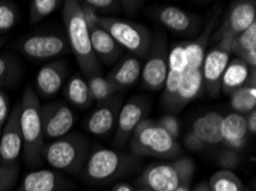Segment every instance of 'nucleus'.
I'll return each mask as SVG.
<instances>
[{"mask_svg":"<svg viewBox=\"0 0 256 191\" xmlns=\"http://www.w3.org/2000/svg\"><path fill=\"white\" fill-rule=\"evenodd\" d=\"M62 19L67 32L68 46H70L80 68L88 78L99 75L100 63L91 46L90 30L84 21L80 2L67 0L64 2Z\"/></svg>","mask_w":256,"mask_h":191,"instance_id":"nucleus-1","label":"nucleus"},{"mask_svg":"<svg viewBox=\"0 0 256 191\" xmlns=\"http://www.w3.org/2000/svg\"><path fill=\"white\" fill-rule=\"evenodd\" d=\"M20 107V128L24 159L28 165H36L42 157L45 139L42 127V104L32 87L24 89Z\"/></svg>","mask_w":256,"mask_h":191,"instance_id":"nucleus-2","label":"nucleus"},{"mask_svg":"<svg viewBox=\"0 0 256 191\" xmlns=\"http://www.w3.org/2000/svg\"><path fill=\"white\" fill-rule=\"evenodd\" d=\"M130 149L137 156L172 159L182 150L177 140L169 135L156 122L142 119L130 136Z\"/></svg>","mask_w":256,"mask_h":191,"instance_id":"nucleus-3","label":"nucleus"},{"mask_svg":"<svg viewBox=\"0 0 256 191\" xmlns=\"http://www.w3.org/2000/svg\"><path fill=\"white\" fill-rule=\"evenodd\" d=\"M194 172L191 159L178 158L150 166L142 174V183L148 191H180L188 186Z\"/></svg>","mask_w":256,"mask_h":191,"instance_id":"nucleus-4","label":"nucleus"},{"mask_svg":"<svg viewBox=\"0 0 256 191\" xmlns=\"http://www.w3.org/2000/svg\"><path fill=\"white\" fill-rule=\"evenodd\" d=\"M88 146L83 136L68 134L45 143L42 156L53 169L75 173L86 159Z\"/></svg>","mask_w":256,"mask_h":191,"instance_id":"nucleus-5","label":"nucleus"},{"mask_svg":"<svg viewBox=\"0 0 256 191\" xmlns=\"http://www.w3.org/2000/svg\"><path fill=\"white\" fill-rule=\"evenodd\" d=\"M99 24L110 34L120 47L130 50L139 57L148 55L152 39L150 31L145 26L107 16H100Z\"/></svg>","mask_w":256,"mask_h":191,"instance_id":"nucleus-6","label":"nucleus"},{"mask_svg":"<svg viewBox=\"0 0 256 191\" xmlns=\"http://www.w3.org/2000/svg\"><path fill=\"white\" fill-rule=\"evenodd\" d=\"M168 75V54L164 34H158L152 40L148 60L142 69V79L146 88L160 91L164 88Z\"/></svg>","mask_w":256,"mask_h":191,"instance_id":"nucleus-7","label":"nucleus"},{"mask_svg":"<svg viewBox=\"0 0 256 191\" xmlns=\"http://www.w3.org/2000/svg\"><path fill=\"white\" fill-rule=\"evenodd\" d=\"M20 109V102L12 108L0 134V164L7 167L18 166V157L23 150Z\"/></svg>","mask_w":256,"mask_h":191,"instance_id":"nucleus-8","label":"nucleus"},{"mask_svg":"<svg viewBox=\"0 0 256 191\" xmlns=\"http://www.w3.org/2000/svg\"><path fill=\"white\" fill-rule=\"evenodd\" d=\"M18 47L31 60H50L67 52L68 41L56 33H37L21 39Z\"/></svg>","mask_w":256,"mask_h":191,"instance_id":"nucleus-9","label":"nucleus"},{"mask_svg":"<svg viewBox=\"0 0 256 191\" xmlns=\"http://www.w3.org/2000/svg\"><path fill=\"white\" fill-rule=\"evenodd\" d=\"M40 115L42 135L50 141L68 135L75 124V116L72 109L62 102L42 105Z\"/></svg>","mask_w":256,"mask_h":191,"instance_id":"nucleus-10","label":"nucleus"},{"mask_svg":"<svg viewBox=\"0 0 256 191\" xmlns=\"http://www.w3.org/2000/svg\"><path fill=\"white\" fill-rule=\"evenodd\" d=\"M124 166L121 155L110 149H96L88 158L85 174L92 181L102 182L118 175Z\"/></svg>","mask_w":256,"mask_h":191,"instance_id":"nucleus-11","label":"nucleus"},{"mask_svg":"<svg viewBox=\"0 0 256 191\" xmlns=\"http://www.w3.org/2000/svg\"><path fill=\"white\" fill-rule=\"evenodd\" d=\"M256 22V3L253 0H242L231 6L226 18L217 30L216 37L236 38Z\"/></svg>","mask_w":256,"mask_h":191,"instance_id":"nucleus-12","label":"nucleus"},{"mask_svg":"<svg viewBox=\"0 0 256 191\" xmlns=\"http://www.w3.org/2000/svg\"><path fill=\"white\" fill-rule=\"evenodd\" d=\"M146 112V103L142 100L134 99L123 105L118 116V127H116L114 143L115 146H124L130 136L132 135L136 127L144 119Z\"/></svg>","mask_w":256,"mask_h":191,"instance_id":"nucleus-13","label":"nucleus"},{"mask_svg":"<svg viewBox=\"0 0 256 191\" xmlns=\"http://www.w3.org/2000/svg\"><path fill=\"white\" fill-rule=\"evenodd\" d=\"M228 63H230V53L218 46L209 50L204 55L201 73H202L204 83L212 95H216L220 92V79Z\"/></svg>","mask_w":256,"mask_h":191,"instance_id":"nucleus-14","label":"nucleus"},{"mask_svg":"<svg viewBox=\"0 0 256 191\" xmlns=\"http://www.w3.org/2000/svg\"><path fill=\"white\" fill-rule=\"evenodd\" d=\"M67 76V65L64 61H53L45 64L36 75V92L42 97H52L64 86Z\"/></svg>","mask_w":256,"mask_h":191,"instance_id":"nucleus-15","label":"nucleus"},{"mask_svg":"<svg viewBox=\"0 0 256 191\" xmlns=\"http://www.w3.org/2000/svg\"><path fill=\"white\" fill-rule=\"evenodd\" d=\"M223 116L217 111H209L206 115H202L193 122L191 133L204 144L207 146H217L222 143V126Z\"/></svg>","mask_w":256,"mask_h":191,"instance_id":"nucleus-16","label":"nucleus"},{"mask_svg":"<svg viewBox=\"0 0 256 191\" xmlns=\"http://www.w3.org/2000/svg\"><path fill=\"white\" fill-rule=\"evenodd\" d=\"M220 132L223 142L226 144L228 149L240 151L245 147L250 134L245 116L236 112H230L226 116H223Z\"/></svg>","mask_w":256,"mask_h":191,"instance_id":"nucleus-17","label":"nucleus"},{"mask_svg":"<svg viewBox=\"0 0 256 191\" xmlns=\"http://www.w3.org/2000/svg\"><path fill=\"white\" fill-rule=\"evenodd\" d=\"M158 21L166 29L177 33H190L200 24V17L174 6H166L156 13Z\"/></svg>","mask_w":256,"mask_h":191,"instance_id":"nucleus-18","label":"nucleus"},{"mask_svg":"<svg viewBox=\"0 0 256 191\" xmlns=\"http://www.w3.org/2000/svg\"><path fill=\"white\" fill-rule=\"evenodd\" d=\"M64 181L51 170H38L26 174L18 191H64Z\"/></svg>","mask_w":256,"mask_h":191,"instance_id":"nucleus-19","label":"nucleus"},{"mask_svg":"<svg viewBox=\"0 0 256 191\" xmlns=\"http://www.w3.org/2000/svg\"><path fill=\"white\" fill-rule=\"evenodd\" d=\"M118 103L116 101L107 102L99 107L88 117L86 128L91 134L96 136H104L110 133L118 120Z\"/></svg>","mask_w":256,"mask_h":191,"instance_id":"nucleus-20","label":"nucleus"},{"mask_svg":"<svg viewBox=\"0 0 256 191\" xmlns=\"http://www.w3.org/2000/svg\"><path fill=\"white\" fill-rule=\"evenodd\" d=\"M90 38L93 53L98 61L100 60L104 64H108L121 55V47L102 26L91 30Z\"/></svg>","mask_w":256,"mask_h":191,"instance_id":"nucleus-21","label":"nucleus"},{"mask_svg":"<svg viewBox=\"0 0 256 191\" xmlns=\"http://www.w3.org/2000/svg\"><path fill=\"white\" fill-rule=\"evenodd\" d=\"M204 79L201 70H186L180 86L174 97L172 109L180 110L199 94L202 88Z\"/></svg>","mask_w":256,"mask_h":191,"instance_id":"nucleus-22","label":"nucleus"},{"mask_svg":"<svg viewBox=\"0 0 256 191\" xmlns=\"http://www.w3.org/2000/svg\"><path fill=\"white\" fill-rule=\"evenodd\" d=\"M250 69L248 65L240 58H234L228 64L226 69L220 79V86L223 91L231 94L236 89L242 88L248 84L250 79Z\"/></svg>","mask_w":256,"mask_h":191,"instance_id":"nucleus-23","label":"nucleus"},{"mask_svg":"<svg viewBox=\"0 0 256 191\" xmlns=\"http://www.w3.org/2000/svg\"><path fill=\"white\" fill-rule=\"evenodd\" d=\"M142 62L136 57H128L118 68H115L107 79L114 85L116 89L129 87L139 79L142 75Z\"/></svg>","mask_w":256,"mask_h":191,"instance_id":"nucleus-24","label":"nucleus"},{"mask_svg":"<svg viewBox=\"0 0 256 191\" xmlns=\"http://www.w3.org/2000/svg\"><path fill=\"white\" fill-rule=\"evenodd\" d=\"M232 53H236L238 58L242 60L248 67H256V22L242 33L234 38Z\"/></svg>","mask_w":256,"mask_h":191,"instance_id":"nucleus-25","label":"nucleus"},{"mask_svg":"<svg viewBox=\"0 0 256 191\" xmlns=\"http://www.w3.org/2000/svg\"><path fill=\"white\" fill-rule=\"evenodd\" d=\"M230 104L234 112L246 116L255 110L256 108V85H255V70L253 71L250 81L245 86L231 93Z\"/></svg>","mask_w":256,"mask_h":191,"instance_id":"nucleus-26","label":"nucleus"},{"mask_svg":"<svg viewBox=\"0 0 256 191\" xmlns=\"http://www.w3.org/2000/svg\"><path fill=\"white\" fill-rule=\"evenodd\" d=\"M64 96L69 102L77 108H88L92 103L86 80L80 76H74L64 86Z\"/></svg>","mask_w":256,"mask_h":191,"instance_id":"nucleus-27","label":"nucleus"},{"mask_svg":"<svg viewBox=\"0 0 256 191\" xmlns=\"http://www.w3.org/2000/svg\"><path fill=\"white\" fill-rule=\"evenodd\" d=\"M212 23L208 25L204 33L192 42H184V47L188 57V70H201L206 55V47L208 44V37L210 33Z\"/></svg>","mask_w":256,"mask_h":191,"instance_id":"nucleus-28","label":"nucleus"},{"mask_svg":"<svg viewBox=\"0 0 256 191\" xmlns=\"http://www.w3.org/2000/svg\"><path fill=\"white\" fill-rule=\"evenodd\" d=\"M208 188L210 191H245V186L230 170H220L209 179Z\"/></svg>","mask_w":256,"mask_h":191,"instance_id":"nucleus-29","label":"nucleus"},{"mask_svg":"<svg viewBox=\"0 0 256 191\" xmlns=\"http://www.w3.org/2000/svg\"><path fill=\"white\" fill-rule=\"evenodd\" d=\"M86 83L92 100L98 101V102H107L118 91L114 85L107 79V77L104 78L100 75L88 77Z\"/></svg>","mask_w":256,"mask_h":191,"instance_id":"nucleus-30","label":"nucleus"},{"mask_svg":"<svg viewBox=\"0 0 256 191\" xmlns=\"http://www.w3.org/2000/svg\"><path fill=\"white\" fill-rule=\"evenodd\" d=\"M21 76V65L13 55H0V86L14 84Z\"/></svg>","mask_w":256,"mask_h":191,"instance_id":"nucleus-31","label":"nucleus"},{"mask_svg":"<svg viewBox=\"0 0 256 191\" xmlns=\"http://www.w3.org/2000/svg\"><path fill=\"white\" fill-rule=\"evenodd\" d=\"M60 3L61 1L59 0H34L31 1L29 11L31 24H36L42 19L50 16L60 6Z\"/></svg>","mask_w":256,"mask_h":191,"instance_id":"nucleus-32","label":"nucleus"},{"mask_svg":"<svg viewBox=\"0 0 256 191\" xmlns=\"http://www.w3.org/2000/svg\"><path fill=\"white\" fill-rule=\"evenodd\" d=\"M18 14L15 2L0 0V33H6L18 24Z\"/></svg>","mask_w":256,"mask_h":191,"instance_id":"nucleus-33","label":"nucleus"},{"mask_svg":"<svg viewBox=\"0 0 256 191\" xmlns=\"http://www.w3.org/2000/svg\"><path fill=\"white\" fill-rule=\"evenodd\" d=\"M188 70V57L183 44H177L168 54V71L184 75Z\"/></svg>","mask_w":256,"mask_h":191,"instance_id":"nucleus-34","label":"nucleus"},{"mask_svg":"<svg viewBox=\"0 0 256 191\" xmlns=\"http://www.w3.org/2000/svg\"><path fill=\"white\" fill-rule=\"evenodd\" d=\"M184 75H180V73H174L172 71H168L166 75V79L164 83V101L166 107L172 108V102L176 97L178 92V88L180 86L182 79H183Z\"/></svg>","mask_w":256,"mask_h":191,"instance_id":"nucleus-35","label":"nucleus"},{"mask_svg":"<svg viewBox=\"0 0 256 191\" xmlns=\"http://www.w3.org/2000/svg\"><path fill=\"white\" fill-rule=\"evenodd\" d=\"M18 180V166L7 167L0 164V191H10Z\"/></svg>","mask_w":256,"mask_h":191,"instance_id":"nucleus-36","label":"nucleus"},{"mask_svg":"<svg viewBox=\"0 0 256 191\" xmlns=\"http://www.w3.org/2000/svg\"><path fill=\"white\" fill-rule=\"evenodd\" d=\"M156 123L164 128L166 133L172 135L174 140L180 138V122H178V119L174 115H164L160 120H158Z\"/></svg>","mask_w":256,"mask_h":191,"instance_id":"nucleus-37","label":"nucleus"},{"mask_svg":"<svg viewBox=\"0 0 256 191\" xmlns=\"http://www.w3.org/2000/svg\"><path fill=\"white\" fill-rule=\"evenodd\" d=\"M80 9H82V14L84 17V21L88 25V29L91 31V30L100 26V24H99L100 15L98 11H96L94 8H92V7L88 5L86 1L80 2Z\"/></svg>","mask_w":256,"mask_h":191,"instance_id":"nucleus-38","label":"nucleus"},{"mask_svg":"<svg viewBox=\"0 0 256 191\" xmlns=\"http://www.w3.org/2000/svg\"><path fill=\"white\" fill-rule=\"evenodd\" d=\"M220 165L224 169H234L236 166H238L240 163V155L238 151H234L231 149H228L226 153L220 156Z\"/></svg>","mask_w":256,"mask_h":191,"instance_id":"nucleus-39","label":"nucleus"},{"mask_svg":"<svg viewBox=\"0 0 256 191\" xmlns=\"http://www.w3.org/2000/svg\"><path fill=\"white\" fill-rule=\"evenodd\" d=\"M10 100L5 92L0 88V128L4 127L10 116Z\"/></svg>","mask_w":256,"mask_h":191,"instance_id":"nucleus-40","label":"nucleus"},{"mask_svg":"<svg viewBox=\"0 0 256 191\" xmlns=\"http://www.w3.org/2000/svg\"><path fill=\"white\" fill-rule=\"evenodd\" d=\"M85 1L96 11L113 10L118 5V2L113 1V0H85Z\"/></svg>","mask_w":256,"mask_h":191,"instance_id":"nucleus-41","label":"nucleus"},{"mask_svg":"<svg viewBox=\"0 0 256 191\" xmlns=\"http://www.w3.org/2000/svg\"><path fill=\"white\" fill-rule=\"evenodd\" d=\"M185 146L191 151H200L204 148V144L201 143L199 140H198L196 136L191 133V132H188L185 136Z\"/></svg>","mask_w":256,"mask_h":191,"instance_id":"nucleus-42","label":"nucleus"},{"mask_svg":"<svg viewBox=\"0 0 256 191\" xmlns=\"http://www.w3.org/2000/svg\"><path fill=\"white\" fill-rule=\"evenodd\" d=\"M245 118H246L248 133L255 134L256 133V110H253L248 115H246Z\"/></svg>","mask_w":256,"mask_h":191,"instance_id":"nucleus-43","label":"nucleus"},{"mask_svg":"<svg viewBox=\"0 0 256 191\" xmlns=\"http://www.w3.org/2000/svg\"><path fill=\"white\" fill-rule=\"evenodd\" d=\"M113 191H134V190L130 185L122 183V185H118V187H115V189Z\"/></svg>","mask_w":256,"mask_h":191,"instance_id":"nucleus-44","label":"nucleus"},{"mask_svg":"<svg viewBox=\"0 0 256 191\" xmlns=\"http://www.w3.org/2000/svg\"><path fill=\"white\" fill-rule=\"evenodd\" d=\"M194 191H210V190H209L207 185H200Z\"/></svg>","mask_w":256,"mask_h":191,"instance_id":"nucleus-45","label":"nucleus"},{"mask_svg":"<svg viewBox=\"0 0 256 191\" xmlns=\"http://www.w3.org/2000/svg\"><path fill=\"white\" fill-rule=\"evenodd\" d=\"M4 44H5V40H4L2 38H0V47H2V46Z\"/></svg>","mask_w":256,"mask_h":191,"instance_id":"nucleus-46","label":"nucleus"},{"mask_svg":"<svg viewBox=\"0 0 256 191\" xmlns=\"http://www.w3.org/2000/svg\"><path fill=\"white\" fill-rule=\"evenodd\" d=\"M2 128H0V134H2Z\"/></svg>","mask_w":256,"mask_h":191,"instance_id":"nucleus-47","label":"nucleus"},{"mask_svg":"<svg viewBox=\"0 0 256 191\" xmlns=\"http://www.w3.org/2000/svg\"><path fill=\"white\" fill-rule=\"evenodd\" d=\"M140 191H148V190H140Z\"/></svg>","mask_w":256,"mask_h":191,"instance_id":"nucleus-48","label":"nucleus"},{"mask_svg":"<svg viewBox=\"0 0 256 191\" xmlns=\"http://www.w3.org/2000/svg\"><path fill=\"white\" fill-rule=\"evenodd\" d=\"M245 191H250V190H247V189H245Z\"/></svg>","mask_w":256,"mask_h":191,"instance_id":"nucleus-49","label":"nucleus"}]
</instances>
